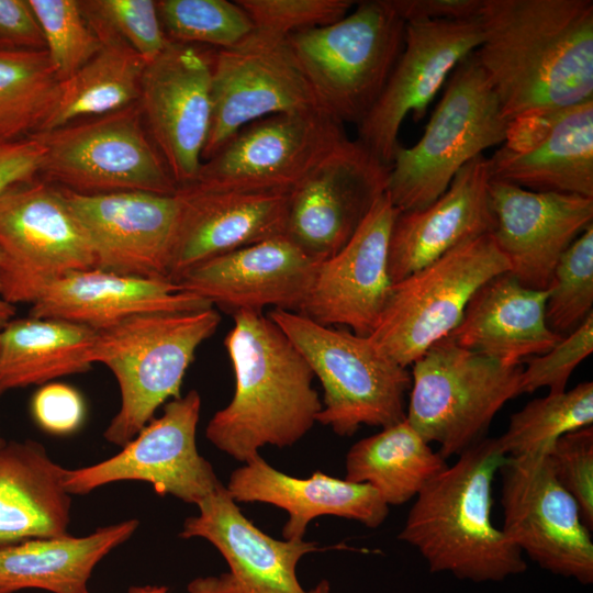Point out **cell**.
I'll return each mask as SVG.
<instances>
[{"mask_svg":"<svg viewBox=\"0 0 593 593\" xmlns=\"http://www.w3.org/2000/svg\"><path fill=\"white\" fill-rule=\"evenodd\" d=\"M547 290L523 286L507 271L481 286L448 335L459 346L505 365H522L563 337L546 323Z\"/></svg>","mask_w":593,"mask_h":593,"instance_id":"cell-29","label":"cell"},{"mask_svg":"<svg viewBox=\"0 0 593 593\" xmlns=\"http://www.w3.org/2000/svg\"><path fill=\"white\" fill-rule=\"evenodd\" d=\"M522 365H505L450 336L412 363L406 419L446 459L485 438L503 405L521 394Z\"/></svg>","mask_w":593,"mask_h":593,"instance_id":"cell-8","label":"cell"},{"mask_svg":"<svg viewBox=\"0 0 593 593\" xmlns=\"http://www.w3.org/2000/svg\"><path fill=\"white\" fill-rule=\"evenodd\" d=\"M447 467L446 459L404 418L350 447L345 480L368 484L388 505H401Z\"/></svg>","mask_w":593,"mask_h":593,"instance_id":"cell-33","label":"cell"},{"mask_svg":"<svg viewBox=\"0 0 593 593\" xmlns=\"http://www.w3.org/2000/svg\"><path fill=\"white\" fill-rule=\"evenodd\" d=\"M44 147L35 136L0 141V194L14 184L38 177Z\"/></svg>","mask_w":593,"mask_h":593,"instance_id":"cell-46","label":"cell"},{"mask_svg":"<svg viewBox=\"0 0 593 593\" xmlns=\"http://www.w3.org/2000/svg\"><path fill=\"white\" fill-rule=\"evenodd\" d=\"M558 482L578 503L585 525L593 528V427L561 436L546 455Z\"/></svg>","mask_w":593,"mask_h":593,"instance_id":"cell-42","label":"cell"},{"mask_svg":"<svg viewBox=\"0 0 593 593\" xmlns=\"http://www.w3.org/2000/svg\"><path fill=\"white\" fill-rule=\"evenodd\" d=\"M3 439L0 437V443L2 441Z\"/></svg>","mask_w":593,"mask_h":593,"instance_id":"cell-51","label":"cell"},{"mask_svg":"<svg viewBox=\"0 0 593 593\" xmlns=\"http://www.w3.org/2000/svg\"><path fill=\"white\" fill-rule=\"evenodd\" d=\"M405 22L458 21L480 16L483 0H390Z\"/></svg>","mask_w":593,"mask_h":593,"instance_id":"cell-47","label":"cell"},{"mask_svg":"<svg viewBox=\"0 0 593 593\" xmlns=\"http://www.w3.org/2000/svg\"><path fill=\"white\" fill-rule=\"evenodd\" d=\"M94 268L59 187L38 177L0 194V298L33 304L58 279Z\"/></svg>","mask_w":593,"mask_h":593,"instance_id":"cell-11","label":"cell"},{"mask_svg":"<svg viewBox=\"0 0 593 593\" xmlns=\"http://www.w3.org/2000/svg\"><path fill=\"white\" fill-rule=\"evenodd\" d=\"M499 473L505 536L542 569L592 583L591 529L546 455L506 457Z\"/></svg>","mask_w":593,"mask_h":593,"instance_id":"cell-13","label":"cell"},{"mask_svg":"<svg viewBox=\"0 0 593 593\" xmlns=\"http://www.w3.org/2000/svg\"><path fill=\"white\" fill-rule=\"evenodd\" d=\"M211 102L202 161L253 121L318 107L287 38L255 29L239 44L213 51Z\"/></svg>","mask_w":593,"mask_h":593,"instance_id":"cell-15","label":"cell"},{"mask_svg":"<svg viewBox=\"0 0 593 593\" xmlns=\"http://www.w3.org/2000/svg\"><path fill=\"white\" fill-rule=\"evenodd\" d=\"M321 261L286 235L208 259L177 284L220 309L261 313L266 306L299 312Z\"/></svg>","mask_w":593,"mask_h":593,"instance_id":"cell-23","label":"cell"},{"mask_svg":"<svg viewBox=\"0 0 593 593\" xmlns=\"http://www.w3.org/2000/svg\"><path fill=\"white\" fill-rule=\"evenodd\" d=\"M592 351L593 313L550 350L527 359L521 376V394L533 393L541 388H548L549 393L564 392L573 370Z\"/></svg>","mask_w":593,"mask_h":593,"instance_id":"cell-43","label":"cell"},{"mask_svg":"<svg viewBox=\"0 0 593 593\" xmlns=\"http://www.w3.org/2000/svg\"><path fill=\"white\" fill-rule=\"evenodd\" d=\"M399 212L387 192L374 201L348 243L320 262L299 313L325 326L344 325L360 336L371 334L392 286L389 242Z\"/></svg>","mask_w":593,"mask_h":593,"instance_id":"cell-21","label":"cell"},{"mask_svg":"<svg viewBox=\"0 0 593 593\" xmlns=\"http://www.w3.org/2000/svg\"><path fill=\"white\" fill-rule=\"evenodd\" d=\"M163 30L169 41L226 49L254 30L245 10L228 0L156 1Z\"/></svg>","mask_w":593,"mask_h":593,"instance_id":"cell-37","label":"cell"},{"mask_svg":"<svg viewBox=\"0 0 593 593\" xmlns=\"http://www.w3.org/2000/svg\"><path fill=\"white\" fill-rule=\"evenodd\" d=\"M593 424V383L570 391L548 393L512 414L497 443L506 457L547 455L563 435Z\"/></svg>","mask_w":593,"mask_h":593,"instance_id":"cell-36","label":"cell"},{"mask_svg":"<svg viewBox=\"0 0 593 593\" xmlns=\"http://www.w3.org/2000/svg\"><path fill=\"white\" fill-rule=\"evenodd\" d=\"M60 189L91 248L96 269L168 281L179 215L177 193L81 194Z\"/></svg>","mask_w":593,"mask_h":593,"instance_id":"cell-19","label":"cell"},{"mask_svg":"<svg viewBox=\"0 0 593 593\" xmlns=\"http://www.w3.org/2000/svg\"><path fill=\"white\" fill-rule=\"evenodd\" d=\"M482 37L479 18L405 23L402 52L378 101L357 125V141L391 166L405 118L411 113L417 122L425 116L441 86Z\"/></svg>","mask_w":593,"mask_h":593,"instance_id":"cell-18","label":"cell"},{"mask_svg":"<svg viewBox=\"0 0 593 593\" xmlns=\"http://www.w3.org/2000/svg\"><path fill=\"white\" fill-rule=\"evenodd\" d=\"M473 52L504 118L593 99L592 0H483Z\"/></svg>","mask_w":593,"mask_h":593,"instance_id":"cell-1","label":"cell"},{"mask_svg":"<svg viewBox=\"0 0 593 593\" xmlns=\"http://www.w3.org/2000/svg\"><path fill=\"white\" fill-rule=\"evenodd\" d=\"M60 86L45 49L0 47V141L42 132L57 105Z\"/></svg>","mask_w":593,"mask_h":593,"instance_id":"cell-35","label":"cell"},{"mask_svg":"<svg viewBox=\"0 0 593 593\" xmlns=\"http://www.w3.org/2000/svg\"><path fill=\"white\" fill-rule=\"evenodd\" d=\"M212 58L213 51L168 40L142 74L141 114L178 189L193 183L202 165L212 113Z\"/></svg>","mask_w":593,"mask_h":593,"instance_id":"cell-16","label":"cell"},{"mask_svg":"<svg viewBox=\"0 0 593 593\" xmlns=\"http://www.w3.org/2000/svg\"><path fill=\"white\" fill-rule=\"evenodd\" d=\"M489 198L492 236L525 287L547 290L570 245L593 221V199L532 191L492 179Z\"/></svg>","mask_w":593,"mask_h":593,"instance_id":"cell-22","label":"cell"},{"mask_svg":"<svg viewBox=\"0 0 593 593\" xmlns=\"http://www.w3.org/2000/svg\"><path fill=\"white\" fill-rule=\"evenodd\" d=\"M128 519L75 537L33 538L0 547V593L40 589L52 593H90L96 566L137 529Z\"/></svg>","mask_w":593,"mask_h":593,"instance_id":"cell-31","label":"cell"},{"mask_svg":"<svg viewBox=\"0 0 593 593\" xmlns=\"http://www.w3.org/2000/svg\"><path fill=\"white\" fill-rule=\"evenodd\" d=\"M85 412L81 394L65 383L43 384L31 400V413L36 424L55 435H66L78 429Z\"/></svg>","mask_w":593,"mask_h":593,"instance_id":"cell-44","label":"cell"},{"mask_svg":"<svg viewBox=\"0 0 593 593\" xmlns=\"http://www.w3.org/2000/svg\"><path fill=\"white\" fill-rule=\"evenodd\" d=\"M80 4L98 37L109 35L122 40L146 63L158 56L168 42L156 1L85 0Z\"/></svg>","mask_w":593,"mask_h":593,"instance_id":"cell-40","label":"cell"},{"mask_svg":"<svg viewBox=\"0 0 593 593\" xmlns=\"http://www.w3.org/2000/svg\"><path fill=\"white\" fill-rule=\"evenodd\" d=\"M235 469L226 489L235 502H262L284 510L289 519L286 540L303 539L309 523L318 516L334 515L380 526L389 505L368 484L354 483L316 471L307 479L276 470L260 455Z\"/></svg>","mask_w":593,"mask_h":593,"instance_id":"cell-28","label":"cell"},{"mask_svg":"<svg viewBox=\"0 0 593 593\" xmlns=\"http://www.w3.org/2000/svg\"><path fill=\"white\" fill-rule=\"evenodd\" d=\"M42 29L45 51L64 81L89 61L101 42L77 0H29Z\"/></svg>","mask_w":593,"mask_h":593,"instance_id":"cell-39","label":"cell"},{"mask_svg":"<svg viewBox=\"0 0 593 593\" xmlns=\"http://www.w3.org/2000/svg\"><path fill=\"white\" fill-rule=\"evenodd\" d=\"M224 346L235 391L210 419L206 438L242 462L266 445L289 447L300 440L316 422L322 402L310 366L289 338L268 316L239 311Z\"/></svg>","mask_w":593,"mask_h":593,"instance_id":"cell-2","label":"cell"},{"mask_svg":"<svg viewBox=\"0 0 593 593\" xmlns=\"http://www.w3.org/2000/svg\"><path fill=\"white\" fill-rule=\"evenodd\" d=\"M306 593H329V585L326 580H322L313 590Z\"/></svg>","mask_w":593,"mask_h":593,"instance_id":"cell-50","label":"cell"},{"mask_svg":"<svg viewBox=\"0 0 593 593\" xmlns=\"http://www.w3.org/2000/svg\"><path fill=\"white\" fill-rule=\"evenodd\" d=\"M96 329L61 320H11L0 329V396L91 369Z\"/></svg>","mask_w":593,"mask_h":593,"instance_id":"cell-32","label":"cell"},{"mask_svg":"<svg viewBox=\"0 0 593 593\" xmlns=\"http://www.w3.org/2000/svg\"><path fill=\"white\" fill-rule=\"evenodd\" d=\"M213 309L138 314L96 329L91 363H103L115 377L121 405L104 438L123 447L166 401L180 396L183 377L195 350L216 331Z\"/></svg>","mask_w":593,"mask_h":593,"instance_id":"cell-4","label":"cell"},{"mask_svg":"<svg viewBox=\"0 0 593 593\" xmlns=\"http://www.w3.org/2000/svg\"><path fill=\"white\" fill-rule=\"evenodd\" d=\"M404 32L390 0H367L339 21L287 42L318 107L342 124L359 125L385 87Z\"/></svg>","mask_w":593,"mask_h":593,"instance_id":"cell-7","label":"cell"},{"mask_svg":"<svg viewBox=\"0 0 593 593\" xmlns=\"http://www.w3.org/2000/svg\"><path fill=\"white\" fill-rule=\"evenodd\" d=\"M0 47L45 49V40L29 0H0Z\"/></svg>","mask_w":593,"mask_h":593,"instance_id":"cell-45","label":"cell"},{"mask_svg":"<svg viewBox=\"0 0 593 593\" xmlns=\"http://www.w3.org/2000/svg\"><path fill=\"white\" fill-rule=\"evenodd\" d=\"M489 161L492 179L593 199V99L508 121Z\"/></svg>","mask_w":593,"mask_h":593,"instance_id":"cell-20","label":"cell"},{"mask_svg":"<svg viewBox=\"0 0 593 593\" xmlns=\"http://www.w3.org/2000/svg\"><path fill=\"white\" fill-rule=\"evenodd\" d=\"M546 301V323L564 337L593 313V224L560 257Z\"/></svg>","mask_w":593,"mask_h":593,"instance_id":"cell-38","label":"cell"},{"mask_svg":"<svg viewBox=\"0 0 593 593\" xmlns=\"http://www.w3.org/2000/svg\"><path fill=\"white\" fill-rule=\"evenodd\" d=\"M390 168L345 139L289 191L284 235L317 261L331 258L385 192Z\"/></svg>","mask_w":593,"mask_h":593,"instance_id":"cell-17","label":"cell"},{"mask_svg":"<svg viewBox=\"0 0 593 593\" xmlns=\"http://www.w3.org/2000/svg\"><path fill=\"white\" fill-rule=\"evenodd\" d=\"M65 472L36 440L0 443V547L68 534Z\"/></svg>","mask_w":593,"mask_h":593,"instance_id":"cell-30","label":"cell"},{"mask_svg":"<svg viewBox=\"0 0 593 593\" xmlns=\"http://www.w3.org/2000/svg\"><path fill=\"white\" fill-rule=\"evenodd\" d=\"M268 317L322 384L316 422L339 436H351L361 425L383 428L406 418L404 396L411 389V373L368 336L322 325L299 312L273 309Z\"/></svg>","mask_w":593,"mask_h":593,"instance_id":"cell-5","label":"cell"},{"mask_svg":"<svg viewBox=\"0 0 593 593\" xmlns=\"http://www.w3.org/2000/svg\"><path fill=\"white\" fill-rule=\"evenodd\" d=\"M507 271L510 262L491 233L465 242L393 282L368 337L380 351L407 368L458 326L481 286Z\"/></svg>","mask_w":593,"mask_h":593,"instance_id":"cell-9","label":"cell"},{"mask_svg":"<svg viewBox=\"0 0 593 593\" xmlns=\"http://www.w3.org/2000/svg\"><path fill=\"white\" fill-rule=\"evenodd\" d=\"M507 126L472 53L449 76L419 141L409 148L398 147L385 189L392 204L400 212L429 205L468 161L505 141Z\"/></svg>","mask_w":593,"mask_h":593,"instance_id":"cell-6","label":"cell"},{"mask_svg":"<svg viewBox=\"0 0 593 593\" xmlns=\"http://www.w3.org/2000/svg\"><path fill=\"white\" fill-rule=\"evenodd\" d=\"M98 38L99 52L61 81L57 105L42 132L111 113L138 101L146 61L118 37Z\"/></svg>","mask_w":593,"mask_h":593,"instance_id":"cell-34","label":"cell"},{"mask_svg":"<svg viewBox=\"0 0 593 593\" xmlns=\"http://www.w3.org/2000/svg\"><path fill=\"white\" fill-rule=\"evenodd\" d=\"M44 180L81 193L176 194L178 186L145 127L138 102L34 135Z\"/></svg>","mask_w":593,"mask_h":593,"instance_id":"cell-10","label":"cell"},{"mask_svg":"<svg viewBox=\"0 0 593 593\" xmlns=\"http://www.w3.org/2000/svg\"><path fill=\"white\" fill-rule=\"evenodd\" d=\"M201 396L195 390L169 400L121 451L101 462L66 469L64 486L71 494L118 481H143L160 494L198 505L221 483L197 449Z\"/></svg>","mask_w":593,"mask_h":593,"instance_id":"cell-14","label":"cell"},{"mask_svg":"<svg viewBox=\"0 0 593 593\" xmlns=\"http://www.w3.org/2000/svg\"><path fill=\"white\" fill-rule=\"evenodd\" d=\"M16 307L0 298V329H2L14 316Z\"/></svg>","mask_w":593,"mask_h":593,"instance_id":"cell-49","label":"cell"},{"mask_svg":"<svg viewBox=\"0 0 593 593\" xmlns=\"http://www.w3.org/2000/svg\"><path fill=\"white\" fill-rule=\"evenodd\" d=\"M254 29L280 38L323 27L343 19L353 0H236Z\"/></svg>","mask_w":593,"mask_h":593,"instance_id":"cell-41","label":"cell"},{"mask_svg":"<svg viewBox=\"0 0 593 593\" xmlns=\"http://www.w3.org/2000/svg\"><path fill=\"white\" fill-rule=\"evenodd\" d=\"M347 138L344 124L320 107L271 114L243 126L202 161L191 184L289 192Z\"/></svg>","mask_w":593,"mask_h":593,"instance_id":"cell-12","label":"cell"},{"mask_svg":"<svg viewBox=\"0 0 593 593\" xmlns=\"http://www.w3.org/2000/svg\"><path fill=\"white\" fill-rule=\"evenodd\" d=\"M184 521L182 538L210 541L226 560L223 593H306L296 577L300 559L317 550L303 539L277 540L257 528L220 483Z\"/></svg>","mask_w":593,"mask_h":593,"instance_id":"cell-25","label":"cell"},{"mask_svg":"<svg viewBox=\"0 0 593 593\" xmlns=\"http://www.w3.org/2000/svg\"><path fill=\"white\" fill-rule=\"evenodd\" d=\"M490 161H468L447 190L429 205L399 212L392 225L388 268L393 282L404 279L452 248L493 231Z\"/></svg>","mask_w":593,"mask_h":593,"instance_id":"cell-26","label":"cell"},{"mask_svg":"<svg viewBox=\"0 0 593 593\" xmlns=\"http://www.w3.org/2000/svg\"><path fill=\"white\" fill-rule=\"evenodd\" d=\"M288 193L180 187L168 281L177 283L213 257L284 235Z\"/></svg>","mask_w":593,"mask_h":593,"instance_id":"cell-24","label":"cell"},{"mask_svg":"<svg viewBox=\"0 0 593 593\" xmlns=\"http://www.w3.org/2000/svg\"><path fill=\"white\" fill-rule=\"evenodd\" d=\"M506 456L484 438L417 494L399 539L415 547L432 572L474 582L522 573V551L492 522V485Z\"/></svg>","mask_w":593,"mask_h":593,"instance_id":"cell-3","label":"cell"},{"mask_svg":"<svg viewBox=\"0 0 593 593\" xmlns=\"http://www.w3.org/2000/svg\"><path fill=\"white\" fill-rule=\"evenodd\" d=\"M128 593H169L166 586H133ZM188 593H223L220 577L199 578L188 586Z\"/></svg>","mask_w":593,"mask_h":593,"instance_id":"cell-48","label":"cell"},{"mask_svg":"<svg viewBox=\"0 0 593 593\" xmlns=\"http://www.w3.org/2000/svg\"><path fill=\"white\" fill-rule=\"evenodd\" d=\"M210 307L212 304L203 298L167 280L90 268L55 281L31 305L29 316L101 329L138 314L192 312Z\"/></svg>","mask_w":593,"mask_h":593,"instance_id":"cell-27","label":"cell"}]
</instances>
